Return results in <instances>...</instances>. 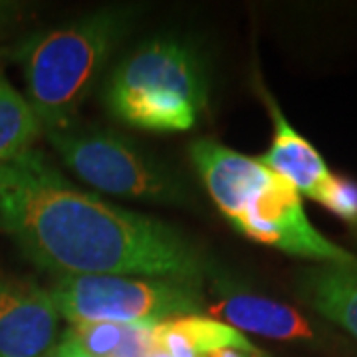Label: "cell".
Masks as SVG:
<instances>
[{
  "label": "cell",
  "mask_w": 357,
  "mask_h": 357,
  "mask_svg": "<svg viewBox=\"0 0 357 357\" xmlns=\"http://www.w3.org/2000/svg\"><path fill=\"white\" fill-rule=\"evenodd\" d=\"M318 203H321L335 217L357 225V183L351 178L332 175L319 192Z\"/></svg>",
  "instance_id": "5bb4252c"
},
{
  "label": "cell",
  "mask_w": 357,
  "mask_h": 357,
  "mask_svg": "<svg viewBox=\"0 0 357 357\" xmlns=\"http://www.w3.org/2000/svg\"><path fill=\"white\" fill-rule=\"evenodd\" d=\"M105 105L131 128L187 131L206 105L199 56L178 40H153L131 52L105 84Z\"/></svg>",
  "instance_id": "3957f363"
},
{
  "label": "cell",
  "mask_w": 357,
  "mask_h": 357,
  "mask_svg": "<svg viewBox=\"0 0 357 357\" xmlns=\"http://www.w3.org/2000/svg\"><path fill=\"white\" fill-rule=\"evenodd\" d=\"M215 318L225 319L244 332L270 340H310L312 328L296 310L286 304L258 298L252 294H234L208 307Z\"/></svg>",
  "instance_id": "9c48e42d"
},
{
  "label": "cell",
  "mask_w": 357,
  "mask_h": 357,
  "mask_svg": "<svg viewBox=\"0 0 357 357\" xmlns=\"http://www.w3.org/2000/svg\"><path fill=\"white\" fill-rule=\"evenodd\" d=\"M167 321L201 356H208L215 349H225V347H234V349H241L246 354L260 356V351L244 337L243 333L218 319L204 318L201 314H191V316H181V318L167 319Z\"/></svg>",
  "instance_id": "7c38bea8"
},
{
  "label": "cell",
  "mask_w": 357,
  "mask_h": 357,
  "mask_svg": "<svg viewBox=\"0 0 357 357\" xmlns=\"http://www.w3.org/2000/svg\"><path fill=\"white\" fill-rule=\"evenodd\" d=\"M58 319L48 290L0 270V357H48Z\"/></svg>",
  "instance_id": "52a82bcc"
},
{
  "label": "cell",
  "mask_w": 357,
  "mask_h": 357,
  "mask_svg": "<svg viewBox=\"0 0 357 357\" xmlns=\"http://www.w3.org/2000/svg\"><path fill=\"white\" fill-rule=\"evenodd\" d=\"M46 137L77 177L100 191L145 203L181 204L187 201L177 178L153 157L109 129L79 123Z\"/></svg>",
  "instance_id": "5b68a950"
},
{
  "label": "cell",
  "mask_w": 357,
  "mask_h": 357,
  "mask_svg": "<svg viewBox=\"0 0 357 357\" xmlns=\"http://www.w3.org/2000/svg\"><path fill=\"white\" fill-rule=\"evenodd\" d=\"M157 326V324H155ZM153 324H128L112 357H149L155 349Z\"/></svg>",
  "instance_id": "9a60e30c"
},
{
  "label": "cell",
  "mask_w": 357,
  "mask_h": 357,
  "mask_svg": "<svg viewBox=\"0 0 357 357\" xmlns=\"http://www.w3.org/2000/svg\"><path fill=\"white\" fill-rule=\"evenodd\" d=\"M229 222L246 238L288 255L314 258L324 264L357 262L356 256L324 238L310 225L300 192L266 167Z\"/></svg>",
  "instance_id": "8992f818"
},
{
  "label": "cell",
  "mask_w": 357,
  "mask_h": 357,
  "mask_svg": "<svg viewBox=\"0 0 357 357\" xmlns=\"http://www.w3.org/2000/svg\"><path fill=\"white\" fill-rule=\"evenodd\" d=\"M300 294L357 340V262L310 268L300 278Z\"/></svg>",
  "instance_id": "30bf717a"
},
{
  "label": "cell",
  "mask_w": 357,
  "mask_h": 357,
  "mask_svg": "<svg viewBox=\"0 0 357 357\" xmlns=\"http://www.w3.org/2000/svg\"><path fill=\"white\" fill-rule=\"evenodd\" d=\"M54 306L72 326L161 324L201 312L199 284L131 276H70L50 290Z\"/></svg>",
  "instance_id": "277c9868"
},
{
  "label": "cell",
  "mask_w": 357,
  "mask_h": 357,
  "mask_svg": "<svg viewBox=\"0 0 357 357\" xmlns=\"http://www.w3.org/2000/svg\"><path fill=\"white\" fill-rule=\"evenodd\" d=\"M40 133L42 126L32 105L0 72V163L30 153Z\"/></svg>",
  "instance_id": "8fae6325"
},
{
  "label": "cell",
  "mask_w": 357,
  "mask_h": 357,
  "mask_svg": "<svg viewBox=\"0 0 357 357\" xmlns=\"http://www.w3.org/2000/svg\"><path fill=\"white\" fill-rule=\"evenodd\" d=\"M68 332L74 335L79 347L93 357H112L123 337V324L96 321L72 326Z\"/></svg>",
  "instance_id": "4fadbf2b"
},
{
  "label": "cell",
  "mask_w": 357,
  "mask_h": 357,
  "mask_svg": "<svg viewBox=\"0 0 357 357\" xmlns=\"http://www.w3.org/2000/svg\"><path fill=\"white\" fill-rule=\"evenodd\" d=\"M131 22L133 10L105 8L36 34L14 50L24 68L26 100L44 133L76 126L82 103Z\"/></svg>",
  "instance_id": "7a4b0ae2"
},
{
  "label": "cell",
  "mask_w": 357,
  "mask_h": 357,
  "mask_svg": "<svg viewBox=\"0 0 357 357\" xmlns=\"http://www.w3.org/2000/svg\"><path fill=\"white\" fill-rule=\"evenodd\" d=\"M0 229L60 278L135 276L199 284L203 258L177 230L74 187L40 153L0 163Z\"/></svg>",
  "instance_id": "6da1fadb"
},
{
  "label": "cell",
  "mask_w": 357,
  "mask_h": 357,
  "mask_svg": "<svg viewBox=\"0 0 357 357\" xmlns=\"http://www.w3.org/2000/svg\"><path fill=\"white\" fill-rule=\"evenodd\" d=\"M208 357H252V354H246L234 347H225V349H215L213 354H208Z\"/></svg>",
  "instance_id": "ac0fdd59"
},
{
  "label": "cell",
  "mask_w": 357,
  "mask_h": 357,
  "mask_svg": "<svg viewBox=\"0 0 357 357\" xmlns=\"http://www.w3.org/2000/svg\"><path fill=\"white\" fill-rule=\"evenodd\" d=\"M266 100L274 119V139L268 153L258 157V161L290 183L298 192H304L310 199L318 201L319 192L332 173L328 171L316 147L286 121L276 102L272 98Z\"/></svg>",
  "instance_id": "ba28073f"
},
{
  "label": "cell",
  "mask_w": 357,
  "mask_h": 357,
  "mask_svg": "<svg viewBox=\"0 0 357 357\" xmlns=\"http://www.w3.org/2000/svg\"><path fill=\"white\" fill-rule=\"evenodd\" d=\"M26 8L22 2L0 0V54H6L13 40L18 36L26 20Z\"/></svg>",
  "instance_id": "2e32d148"
},
{
  "label": "cell",
  "mask_w": 357,
  "mask_h": 357,
  "mask_svg": "<svg viewBox=\"0 0 357 357\" xmlns=\"http://www.w3.org/2000/svg\"><path fill=\"white\" fill-rule=\"evenodd\" d=\"M48 357H93L86 354L70 332L64 333V337L52 347Z\"/></svg>",
  "instance_id": "e0dca14e"
},
{
  "label": "cell",
  "mask_w": 357,
  "mask_h": 357,
  "mask_svg": "<svg viewBox=\"0 0 357 357\" xmlns=\"http://www.w3.org/2000/svg\"><path fill=\"white\" fill-rule=\"evenodd\" d=\"M149 357H171L167 351H163V349H159V347H155L153 351L149 354Z\"/></svg>",
  "instance_id": "d6986e66"
}]
</instances>
